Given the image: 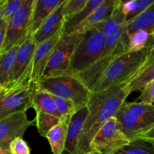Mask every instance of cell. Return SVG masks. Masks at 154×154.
<instances>
[{
    "label": "cell",
    "mask_w": 154,
    "mask_h": 154,
    "mask_svg": "<svg viewBox=\"0 0 154 154\" xmlns=\"http://www.w3.org/2000/svg\"><path fill=\"white\" fill-rule=\"evenodd\" d=\"M127 23L122 11L121 0H118L108 17L103 21L105 44L100 59L87 70L78 74L90 90L99 81L108 66L123 54L129 52Z\"/></svg>",
    "instance_id": "1"
},
{
    "label": "cell",
    "mask_w": 154,
    "mask_h": 154,
    "mask_svg": "<svg viewBox=\"0 0 154 154\" xmlns=\"http://www.w3.org/2000/svg\"><path fill=\"white\" fill-rule=\"evenodd\" d=\"M129 94L127 84L112 87L102 93H93L87 105L89 114L79 138V154L91 151L90 143L94 137L109 119L115 117Z\"/></svg>",
    "instance_id": "2"
},
{
    "label": "cell",
    "mask_w": 154,
    "mask_h": 154,
    "mask_svg": "<svg viewBox=\"0 0 154 154\" xmlns=\"http://www.w3.org/2000/svg\"><path fill=\"white\" fill-rule=\"evenodd\" d=\"M147 56V47L142 51H129L120 56L105 71L99 81L91 90L92 93H102L123 84H128L144 69Z\"/></svg>",
    "instance_id": "3"
},
{
    "label": "cell",
    "mask_w": 154,
    "mask_h": 154,
    "mask_svg": "<svg viewBox=\"0 0 154 154\" xmlns=\"http://www.w3.org/2000/svg\"><path fill=\"white\" fill-rule=\"evenodd\" d=\"M35 87L54 96L72 101L78 111L87 106L93 94L78 74L72 72L42 78Z\"/></svg>",
    "instance_id": "4"
},
{
    "label": "cell",
    "mask_w": 154,
    "mask_h": 154,
    "mask_svg": "<svg viewBox=\"0 0 154 154\" xmlns=\"http://www.w3.org/2000/svg\"><path fill=\"white\" fill-rule=\"evenodd\" d=\"M115 117L123 133L129 141H134L154 126V105L125 102Z\"/></svg>",
    "instance_id": "5"
},
{
    "label": "cell",
    "mask_w": 154,
    "mask_h": 154,
    "mask_svg": "<svg viewBox=\"0 0 154 154\" xmlns=\"http://www.w3.org/2000/svg\"><path fill=\"white\" fill-rule=\"evenodd\" d=\"M105 44L102 21L83 34L72 58L69 72L80 74L90 69L100 59Z\"/></svg>",
    "instance_id": "6"
},
{
    "label": "cell",
    "mask_w": 154,
    "mask_h": 154,
    "mask_svg": "<svg viewBox=\"0 0 154 154\" xmlns=\"http://www.w3.org/2000/svg\"><path fill=\"white\" fill-rule=\"evenodd\" d=\"M83 38L81 35H63L54 47L42 78L69 73L71 61L77 46Z\"/></svg>",
    "instance_id": "7"
},
{
    "label": "cell",
    "mask_w": 154,
    "mask_h": 154,
    "mask_svg": "<svg viewBox=\"0 0 154 154\" xmlns=\"http://www.w3.org/2000/svg\"><path fill=\"white\" fill-rule=\"evenodd\" d=\"M63 32L64 26L54 36L37 45L28 69L16 85L29 84L35 86L42 79L53 50L63 35Z\"/></svg>",
    "instance_id": "8"
},
{
    "label": "cell",
    "mask_w": 154,
    "mask_h": 154,
    "mask_svg": "<svg viewBox=\"0 0 154 154\" xmlns=\"http://www.w3.org/2000/svg\"><path fill=\"white\" fill-rule=\"evenodd\" d=\"M130 141L123 133L116 117H111L102 126L90 143V150L102 154H114Z\"/></svg>",
    "instance_id": "9"
},
{
    "label": "cell",
    "mask_w": 154,
    "mask_h": 154,
    "mask_svg": "<svg viewBox=\"0 0 154 154\" xmlns=\"http://www.w3.org/2000/svg\"><path fill=\"white\" fill-rule=\"evenodd\" d=\"M35 86L21 84L7 89L0 94V120L14 113L32 108V99Z\"/></svg>",
    "instance_id": "10"
},
{
    "label": "cell",
    "mask_w": 154,
    "mask_h": 154,
    "mask_svg": "<svg viewBox=\"0 0 154 154\" xmlns=\"http://www.w3.org/2000/svg\"><path fill=\"white\" fill-rule=\"evenodd\" d=\"M35 0H26L25 5L6 26L5 35L0 55L22 43L29 32Z\"/></svg>",
    "instance_id": "11"
},
{
    "label": "cell",
    "mask_w": 154,
    "mask_h": 154,
    "mask_svg": "<svg viewBox=\"0 0 154 154\" xmlns=\"http://www.w3.org/2000/svg\"><path fill=\"white\" fill-rule=\"evenodd\" d=\"M34 121L29 120L26 112L14 113L0 120V147L8 152L12 141L18 137L23 136L24 133L30 126L34 125Z\"/></svg>",
    "instance_id": "12"
},
{
    "label": "cell",
    "mask_w": 154,
    "mask_h": 154,
    "mask_svg": "<svg viewBox=\"0 0 154 154\" xmlns=\"http://www.w3.org/2000/svg\"><path fill=\"white\" fill-rule=\"evenodd\" d=\"M37 45L33 39L32 35L29 33L20 45L14 67L12 83L8 89L16 85L23 75L26 73L31 63Z\"/></svg>",
    "instance_id": "13"
},
{
    "label": "cell",
    "mask_w": 154,
    "mask_h": 154,
    "mask_svg": "<svg viewBox=\"0 0 154 154\" xmlns=\"http://www.w3.org/2000/svg\"><path fill=\"white\" fill-rule=\"evenodd\" d=\"M89 114L87 106L84 107L72 117L68 131L66 141L61 154H79L78 143L84 122Z\"/></svg>",
    "instance_id": "14"
},
{
    "label": "cell",
    "mask_w": 154,
    "mask_h": 154,
    "mask_svg": "<svg viewBox=\"0 0 154 154\" xmlns=\"http://www.w3.org/2000/svg\"><path fill=\"white\" fill-rule=\"evenodd\" d=\"M64 2L57 7V8L43 23L38 31L32 35L33 39L37 45L49 39L64 26L66 23L63 14Z\"/></svg>",
    "instance_id": "15"
},
{
    "label": "cell",
    "mask_w": 154,
    "mask_h": 154,
    "mask_svg": "<svg viewBox=\"0 0 154 154\" xmlns=\"http://www.w3.org/2000/svg\"><path fill=\"white\" fill-rule=\"evenodd\" d=\"M64 2L65 0H35L29 33L34 35L48 17Z\"/></svg>",
    "instance_id": "16"
},
{
    "label": "cell",
    "mask_w": 154,
    "mask_h": 154,
    "mask_svg": "<svg viewBox=\"0 0 154 154\" xmlns=\"http://www.w3.org/2000/svg\"><path fill=\"white\" fill-rule=\"evenodd\" d=\"M118 0H104L103 3L93 11L90 16L78 26L71 35H81L105 20L117 4Z\"/></svg>",
    "instance_id": "17"
},
{
    "label": "cell",
    "mask_w": 154,
    "mask_h": 154,
    "mask_svg": "<svg viewBox=\"0 0 154 154\" xmlns=\"http://www.w3.org/2000/svg\"><path fill=\"white\" fill-rule=\"evenodd\" d=\"M20 44H17L8 51L0 55V85L7 89L12 83L14 67Z\"/></svg>",
    "instance_id": "18"
},
{
    "label": "cell",
    "mask_w": 154,
    "mask_h": 154,
    "mask_svg": "<svg viewBox=\"0 0 154 154\" xmlns=\"http://www.w3.org/2000/svg\"><path fill=\"white\" fill-rule=\"evenodd\" d=\"M71 120H62L61 122L52 128L47 135L46 138L49 141L53 154H61L63 152Z\"/></svg>",
    "instance_id": "19"
},
{
    "label": "cell",
    "mask_w": 154,
    "mask_h": 154,
    "mask_svg": "<svg viewBox=\"0 0 154 154\" xmlns=\"http://www.w3.org/2000/svg\"><path fill=\"white\" fill-rule=\"evenodd\" d=\"M32 108L35 110V113H45L62 119L52 96L48 92L38 90L35 87V91L32 99Z\"/></svg>",
    "instance_id": "20"
},
{
    "label": "cell",
    "mask_w": 154,
    "mask_h": 154,
    "mask_svg": "<svg viewBox=\"0 0 154 154\" xmlns=\"http://www.w3.org/2000/svg\"><path fill=\"white\" fill-rule=\"evenodd\" d=\"M126 23V33L128 35L141 30L149 32L153 35L154 32V2L135 19Z\"/></svg>",
    "instance_id": "21"
},
{
    "label": "cell",
    "mask_w": 154,
    "mask_h": 154,
    "mask_svg": "<svg viewBox=\"0 0 154 154\" xmlns=\"http://www.w3.org/2000/svg\"><path fill=\"white\" fill-rule=\"evenodd\" d=\"M103 2L104 0H88L85 6L77 14L71 18L69 21L65 23L63 35H70L73 32L75 29L79 24H81L84 20L87 19L90 16V14L93 11L96 10L99 5H101Z\"/></svg>",
    "instance_id": "22"
},
{
    "label": "cell",
    "mask_w": 154,
    "mask_h": 154,
    "mask_svg": "<svg viewBox=\"0 0 154 154\" xmlns=\"http://www.w3.org/2000/svg\"><path fill=\"white\" fill-rule=\"evenodd\" d=\"M154 0H132L122 1V11L124 14L126 23H129L142 13L144 10L151 5Z\"/></svg>",
    "instance_id": "23"
},
{
    "label": "cell",
    "mask_w": 154,
    "mask_h": 154,
    "mask_svg": "<svg viewBox=\"0 0 154 154\" xmlns=\"http://www.w3.org/2000/svg\"><path fill=\"white\" fill-rule=\"evenodd\" d=\"M114 154H154V142L137 138Z\"/></svg>",
    "instance_id": "24"
},
{
    "label": "cell",
    "mask_w": 154,
    "mask_h": 154,
    "mask_svg": "<svg viewBox=\"0 0 154 154\" xmlns=\"http://www.w3.org/2000/svg\"><path fill=\"white\" fill-rule=\"evenodd\" d=\"M154 81V62L141 71L131 82L127 84L129 93L141 91L147 84Z\"/></svg>",
    "instance_id": "25"
},
{
    "label": "cell",
    "mask_w": 154,
    "mask_h": 154,
    "mask_svg": "<svg viewBox=\"0 0 154 154\" xmlns=\"http://www.w3.org/2000/svg\"><path fill=\"white\" fill-rule=\"evenodd\" d=\"M34 120L35 122L38 133L42 137L46 138L49 131L54 126L58 125L61 122L62 119L45 113L38 112L35 113Z\"/></svg>",
    "instance_id": "26"
},
{
    "label": "cell",
    "mask_w": 154,
    "mask_h": 154,
    "mask_svg": "<svg viewBox=\"0 0 154 154\" xmlns=\"http://www.w3.org/2000/svg\"><path fill=\"white\" fill-rule=\"evenodd\" d=\"M152 35L145 30H141L132 33L129 35V51L136 52L145 49Z\"/></svg>",
    "instance_id": "27"
},
{
    "label": "cell",
    "mask_w": 154,
    "mask_h": 154,
    "mask_svg": "<svg viewBox=\"0 0 154 154\" xmlns=\"http://www.w3.org/2000/svg\"><path fill=\"white\" fill-rule=\"evenodd\" d=\"M57 110L62 117V120H72L73 116L79 111L74 102L51 94Z\"/></svg>",
    "instance_id": "28"
},
{
    "label": "cell",
    "mask_w": 154,
    "mask_h": 154,
    "mask_svg": "<svg viewBox=\"0 0 154 154\" xmlns=\"http://www.w3.org/2000/svg\"><path fill=\"white\" fill-rule=\"evenodd\" d=\"M88 0H66L63 4V14L65 22H67L85 6Z\"/></svg>",
    "instance_id": "29"
},
{
    "label": "cell",
    "mask_w": 154,
    "mask_h": 154,
    "mask_svg": "<svg viewBox=\"0 0 154 154\" xmlns=\"http://www.w3.org/2000/svg\"><path fill=\"white\" fill-rule=\"evenodd\" d=\"M26 0H8L5 8L2 19L5 21L6 24H8L12 18L19 12L25 5Z\"/></svg>",
    "instance_id": "30"
},
{
    "label": "cell",
    "mask_w": 154,
    "mask_h": 154,
    "mask_svg": "<svg viewBox=\"0 0 154 154\" xmlns=\"http://www.w3.org/2000/svg\"><path fill=\"white\" fill-rule=\"evenodd\" d=\"M9 151L11 154H31L29 146L22 137H18L12 141L9 146Z\"/></svg>",
    "instance_id": "31"
},
{
    "label": "cell",
    "mask_w": 154,
    "mask_h": 154,
    "mask_svg": "<svg viewBox=\"0 0 154 154\" xmlns=\"http://www.w3.org/2000/svg\"><path fill=\"white\" fill-rule=\"evenodd\" d=\"M140 102H144L147 104L154 103V81L147 84L142 90H141V95L137 99Z\"/></svg>",
    "instance_id": "32"
},
{
    "label": "cell",
    "mask_w": 154,
    "mask_h": 154,
    "mask_svg": "<svg viewBox=\"0 0 154 154\" xmlns=\"http://www.w3.org/2000/svg\"><path fill=\"white\" fill-rule=\"evenodd\" d=\"M138 138H141V139L147 140V141L154 142V126L152 127L150 129H149L145 133L141 135Z\"/></svg>",
    "instance_id": "33"
},
{
    "label": "cell",
    "mask_w": 154,
    "mask_h": 154,
    "mask_svg": "<svg viewBox=\"0 0 154 154\" xmlns=\"http://www.w3.org/2000/svg\"><path fill=\"white\" fill-rule=\"evenodd\" d=\"M6 26L7 25L5 26L0 31V52H1L2 50V47L3 42H4V39H5V31H6Z\"/></svg>",
    "instance_id": "34"
},
{
    "label": "cell",
    "mask_w": 154,
    "mask_h": 154,
    "mask_svg": "<svg viewBox=\"0 0 154 154\" xmlns=\"http://www.w3.org/2000/svg\"><path fill=\"white\" fill-rule=\"evenodd\" d=\"M8 1V0H0V20L2 17L3 13H4L5 8Z\"/></svg>",
    "instance_id": "35"
},
{
    "label": "cell",
    "mask_w": 154,
    "mask_h": 154,
    "mask_svg": "<svg viewBox=\"0 0 154 154\" xmlns=\"http://www.w3.org/2000/svg\"><path fill=\"white\" fill-rule=\"evenodd\" d=\"M5 25H7V24H6L5 23V21L3 20L2 19L0 20V31H1L3 27H4Z\"/></svg>",
    "instance_id": "36"
},
{
    "label": "cell",
    "mask_w": 154,
    "mask_h": 154,
    "mask_svg": "<svg viewBox=\"0 0 154 154\" xmlns=\"http://www.w3.org/2000/svg\"><path fill=\"white\" fill-rule=\"evenodd\" d=\"M6 90H7V88H6L5 87H4V86H2V85H0V94H2V93H4Z\"/></svg>",
    "instance_id": "37"
},
{
    "label": "cell",
    "mask_w": 154,
    "mask_h": 154,
    "mask_svg": "<svg viewBox=\"0 0 154 154\" xmlns=\"http://www.w3.org/2000/svg\"><path fill=\"white\" fill-rule=\"evenodd\" d=\"M0 154H11L10 152H8L6 150H5L4 149H2V147H0Z\"/></svg>",
    "instance_id": "38"
},
{
    "label": "cell",
    "mask_w": 154,
    "mask_h": 154,
    "mask_svg": "<svg viewBox=\"0 0 154 154\" xmlns=\"http://www.w3.org/2000/svg\"><path fill=\"white\" fill-rule=\"evenodd\" d=\"M86 154H102V153H100V152H99V151H95V150H93V151H90Z\"/></svg>",
    "instance_id": "39"
},
{
    "label": "cell",
    "mask_w": 154,
    "mask_h": 154,
    "mask_svg": "<svg viewBox=\"0 0 154 154\" xmlns=\"http://www.w3.org/2000/svg\"><path fill=\"white\" fill-rule=\"evenodd\" d=\"M152 36H153V39H154V34H153V35H152Z\"/></svg>",
    "instance_id": "40"
},
{
    "label": "cell",
    "mask_w": 154,
    "mask_h": 154,
    "mask_svg": "<svg viewBox=\"0 0 154 154\" xmlns=\"http://www.w3.org/2000/svg\"><path fill=\"white\" fill-rule=\"evenodd\" d=\"M153 34H154V32H153Z\"/></svg>",
    "instance_id": "41"
}]
</instances>
